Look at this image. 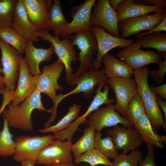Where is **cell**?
Listing matches in <instances>:
<instances>
[{
    "label": "cell",
    "instance_id": "obj_1",
    "mask_svg": "<svg viewBox=\"0 0 166 166\" xmlns=\"http://www.w3.org/2000/svg\"><path fill=\"white\" fill-rule=\"evenodd\" d=\"M35 109L46 111L51 114L53 108L46 109L41 101V93L37 89L21 104L15 106L10 104L8 109L3 112V118L6 119L9 126L25 131L33 130L31 119L32 112Z\"/></svg>",
    "mask_w": 166,
    "mask_h": 166
},
{
    "label": "cell",
    "instance_id": "obj_4",
    "mask_svg": "<svg viewBox=\"0 0 166 166\" xmlns=\"http://www.w3.org/2000/svg\"><path fill=\"white\" fill-rule=\"evenodd\" d=\"M65 38L70 40L80 50L78 60L80 64L78 69L73 74L72 85L73 86L75 85V80L92 67L94 57L97 51V45L96 37L92 31H78Z\"/></svg>",
    "mask_w": 166,
    "mask_h": 166
},
{
    "label": "cell",
    "instance_id": "obj_18",
    "mask_svg": "<svg viewBox=\"0 0 166 166\" xmlns=\"http://www.w3.org/2000/svg\"><path fill=\"white\" fill-rule=\"evenodd\" d=\"M105 134L111 137L117 150L121 149L124 153L135 150L144 141L141 135L133 127L117 125L108 129Z\"/></svg>",
    "mask_w": 166,
    "mask_h": 166
},
{
    "label": "cell",
    "instance_id": "obj_13",
    "mask_svg": "<svg viewBox=\"0 0 166 166\" xmlns=\"http://www.w3.org/2000/svg\"><path fill=\"white\" fill-rule=\"evenodd\" d=\"M91 29L96 37L98 48L97 57L92 65L95 70L101 68L102 58L110 50L117 47L124 48L134 42L133 39H123L111 35L98 26H92Z\"/></svg>",
    "mask_w": 166,
    "mask_h": 166
},
{
    "label": "cell",
    "instance_id": "obj_38",
    "mask_svg": "<svg viewBox=\"0 0 166 166\" xmlns=\"http://www.w3.org/2000/svg\"><path fill=\"white\" fill-rule=\"evenodd\" d=\"M148 152L145 157L139 164V166H157L154 161V146L146 144Z\"/></svg>",
    "mask_w": 166,
    "mask_h": 166
},
{
    "label": "cell",
    "instance_id": "obj_11",
    "mask_svg": "<svg viewBox=\"0 0 166 166\" xmlns=\"http://www.w3.org/2000/svg\"><path fill=\"white\" fill-rule=\"evenodd\" d=\"M88 117L86 124L97 132H101L106 127L115 126L118 124L127 127H134L131 122L117 112L113 103L96 109Z\"/></svg>",
    "mask_w": 166,
    "mask_h": 166
},
{
    "label": "cell",
    "instance_id": "obj_23",
    "mask_svg": "<svg viewBox=\"0 0 166 166\" xmlns=\"http://www.w3.org/2000/svg\"><path fill=\"white\" fill-rule=\"evenodd\" d=\"M54 53L52 45L46 49L37 48L34 45L33 41H27L25 49V58L33 76H38L42 73L39 68L40 63L43 61H50Z\"/></svg>",
    "mask_w": 166,
    "mask_h": 166
},
{
    "label": "cell",
    "instance_id": "obj_27",
    "mask_svg": "<svg viewBox=\"0 0 166 166\" xmlns=\"http://www.w3.org/2000/svg\"><path fill=\"white\" fill-rule=\"evenodd\" d=\"M141 47L151 48L162 53H166V34L160 32H155L136 38L135 42Z\"/></svg>",
    "mask_w": 166,
    "mask_h": 166
},
{
    "label": "cell",
    "instance_id": "obj_35",
    "mask_svg": "<svg viewBox=\"0 0 166 166\" xmlns=\"http://www.w3.org/2000/svg\"><path fill=\"white\" fill-rule=\"evenodd\" d=\"M17 0H0V28L11 26Z\"/></svg>",
    "mask_w": 166,
    "mask_h": 166
},
{
    "label": "cell",
    "instance_id": "obj_29",
    "mask_svg": "<svg viewBox=\"0 0 166 166\" xmlns=\"http://www.w3.org/2000/svg\"><path fill=\"white\" fill-rule=\"evenodd\" d=\"M0 38L15 49L21 55L25 53L27 41L11 26L0 28Z\"/></svg>",
    "mask_w": 166,
    "mask_h": 166
},
{
    "label": "cell",
    "instance_id": "obj_30",
    "mask_svg": "<svg viewBox=\"0 0 166 166\" xmlns=\"http://www.w3.org/2000/svg\"><path fill=\"white\" fill-rule=\"evenodd\" d=\"M81 107L80 105L74 103L69 108L67 113L56 124L51 125L47 128L39 129L38 131L42 133H54L67 128L78 117Z\"/></svg>",
    "mask_w": 166,
    "mask_h": 166
},
{
    "label": "cell",
    "instance_id": "obj_7",
    "mask_svg": "<svg viewBox=\"0 0 166 166\" xmlns=\"http://www.w3.org/2000/svg\"><path fill=\"white\" fill-rule=\"evenodd\" d=\"M55 139L53 135L42 136H21L15 138V151L13 156L14 160L21 162L26 160L36 162L41 151L52 143Z\"/></svg>",
    "mask_w": 166,
    "mask_h": 166
},
{
    "label": "cell",
    "instance_id": "obj_24",
    "mask_svg": "<svg viewBox=\"0 0 166 166\" xmlns=\"http://www.w3.org/2000/svg\"><path fill=\"white\" fill-rule=\"evenodd\" d=\"M133 128L138 131L146 144L155 146L159 148H164L166 136L160 135L155 132L145 113L140 117Z\"/></svg>",
    "mask_w": 166,
    "mask_h": 166
},
{
    "label": "cell",
    "instance_id": "obj_33",
    "mask_svg": "<svg viewBox=\"0 0 166 166\" xmlns=\"http://www.w3.org/2000/svg\"><path fill=\"white\" fill-rule=\"evenodd\" d=\"M145 113V108L142 100L139 94H136L129 101L124 118L134 125Z\"/></svg>",
    "mask_w": 166,
    "mask_h": 166
},
{
    "label": "cell",
    "instance_id": "obj_8",
    "mask_svg": "<svg viewBox=\"0 0 166 166\" xmlns=\"http://www.w3.org/2000/svg\"><path fill=\"white\" fill-rule=\"evenodd\" d=\"M72 144V139L65 141L55 140L41 151L36 163L46 166L74 164L71 151Z\"/></svg>",
    "mask_w": 166,
    "mask_h": 166
},
{
    "label": "cell",
    "instance_id": "obj_12",
    "mask_svg": "<svg viewBox=\"0 0 166 166\" xmlns=\"http://www.w3.org/2000/svg\"><path fill=\"white\" fill-rule=\"evenodd\" d=\"M0 49L1 52L2 68V73L6 87L14 90L18 77L20 60L22 57L15 49L0 38Z\"/></svg>",
    "mask_w": 166,
    "mask_h": 166
},
{
    "label": "cell",
    "instance_id": "obj_20",
    "mask_svg": "<svg viewBox=\"0 0 166 166\" xmlns=\"http://www.w3.org/2000/svg\"><path fill=\"white\" fill-rule=\"evenodd\" d=\"M11 26L27 41H38L40 30L30 21L22 0H17Z\"/></svg>",
    "mask_w": 166,
    "mask_h": 166
},
{
    "label": "cell",
    "instance_id": "obj_31",
    "mask_svg": "<svg viewBox=\"0 0 166 166\" xmlns=\"http://www.w3.org/2000/svg\"><path fill=\"white\" fill-rule=\"evenodd\" d=\"M73 161L76 164L85 162L91 166L99 165L111 166L112 165V162L108 157L95 148L74 158Z\"/></svg>",
    "mask_w": 166,
    "mask_h": 166
},
{
    "label": "cell",
    "instance_id": "obj_5",
    "mask_svg": "<svg viewBox=\"0 0 166 166\" xmlns=\"http://www.w3.org/2000/svg\"><path fill=\"white\" fill-rule=\"evenodd\" d=\"M39 37L43 41L49 42L53 47L54 52L62 62L65 69V80L67 83L72 86L73 80V69L71 63L76 64L77 57L75 46L70 40L65 38L62 40L51 35L47 29L41 30L39 33Z\"/></svg>",
    "mask_w": 166,
    "mask_h": 166
},
{
    "label": "cell",
    "instance_id": "obj_34",
    "mask_svg": "<svg viewBox=\"0 0 166 166\" xmlns=\"http://www.w3.org/2000/svg\"><path fill=\"white\" fill-rule=\"evenodd\" d=\"M101 136V132H95L94 148L99 150L107 157L114 159L118 153L111 137L108 136L102 138Z\"/></svg>",
    "mask_w": 166,
    "mask_h": 166
},
{
    "label": "cell",
    "instance_id": "obj_9",
    "mask_svg": "<svg viewBox=\"0 0 166 166\" xmlns=\"http://www.w3.org/2000/svg\"><path fill=\"white\" fill-rule=\"evenodd\" d=\"M140 48V44L134 42L118 52L117 56L133 70L149 64H157L161 60L166 58V53L143 50Z\"/></svg>",
    "mask_w": 166,
    "mask_h": 166
},
{
    "label": "cell",
    "instance_id": "obj_28",
    "mask_svg": "<svg viewBox=\"0 0 166 166\" xmlns=\"http://www.w3.org/2000/svg\"><path fill=\"white\" fill-rule=\"evenodd\" d=\"M95 130L89 127H86L83 135L71 146L74 158L94 148Z\"/></svg>",
    "mask_w": 166,
    "mask_h": 166
},
{
    "label": "cell",
    "instance_id": "obj_42",
    "mask_svg": "<svg viewBox=\"0 0 166 166\" xmlns=\"http://www.w3.org/2000/svg\"><path fill=\"white\" fill-rule=\"evenodd\" d=\"M156 101L158 105L164 115V119L166 123V101L158 95L156 97Z\"/></svg>",
    "mask_w": 166,
    "mask_h": 166
},
{
    "label": "cell",
    "instance_id": "obj_15",
    "mask_svg": "<svg viewBox=\"0 0 166 166\" xmlns=\"http://www.w3.org/2000/svg\"><path fill=\"white\" fill-rule=\"evenodd\" d=\"M166 15V12H163L125 19L118 24L120 38L126 39L143 31L151 30L160 23Z\"/></svg>",
    "mask_w": 166,
    "mask_h": 166
},
{
    "label": "cell",
    "instance_id": "obj_43",
    "mask_svg": "<svg viewBox=\"0 0 166 166\" xmlns=\"http://www.w3.org/2000/svg\"><path fill=\"white\" fill-rule=\"evenodd\" d=\"M21 166H34L36 162L30 160H26L21 162Z\"/></svg>",
    "mask_w": 166,
    "mask_h": 166
},
{
    "label": "cell",
    "instance_id": "obj_6",
    "mask_svg": "<svg viewBox=\"0 0 166 166\" xmlns=\"http://www.w3.org/2000/svg\"><path fill=\"white\" fill-rule=\"evenodd\" d=\"M110 89L107 83L98 86L93 99L85 113L80 116L78 117L67 128L54 133L55 139L62 141L72 139L74 133L80 129L79 128V126L86 123L87 121V118L91 113L103 104H113L115 101L114 99H110L109 98Z\"/></svg>",
    "mask_w": 166,
    "mask_h": 166
},
{
    "label": "cell",
    "instance_id": "obj_19",
    "mask_svg": "<svg viewBox=\"0 0 166 166\" xmlns=\"http://www.w3.org/2000/svg\"><path fill=\"white\" fill-rule=\"evenodd\" d=\"M19 79L16 90L11 97L10 105L15 106L22 102L36 89V80L37 76L31 73L25 58L22 57L19 69Z\"/></svg>",
    "mask_w": 166,
    "mask_h": 166
},
{
    "label": "cell",
    "instance_id": "obj_40",
    "mask_svg": "<svg viewBox=\"0 0 166 166\" xmlns=\"http://www.w3.org/2000/svg\"><path fill=\"white\" fill-rule=\"evenodd\" d=\"M151 89L156 94L162 98L164 100H166V84L164 83L158 86L151 85Z\"/></svg>",
    "mask_w": 166,
    "mask_h": 166
},
{
    "label": "cell",
    "instance_id": "obj_39",
    "mask_svg": "<svg viewBox=\"0 0 166 166\" xmlns=\"http://www.w3.org/2000/svg\"><path fill=\"white\" fill-rule=\"evenodd\" d=\"M162 31H166V15L162 21L153 29L145 32H140L136 34V38H139L147 34Z\"/></svg>",
    "mask_w": 166,
    "mask_h": 166
},
{
    "label": "cell",
    "instance_id": "obj_2",
    "mask_svg": "<svg viewBox=\"0 0 166 166\" xmlns=\"http://www.w3.org/2000/svg\"><path fill=\"white\" fill-rule=\"evenodd\" d=\"M148 65L133 70V75L137 89L138 94L143 102L145 114L155 131L163 127L166 131V123L156 101V94L150 88L148 82L150 71Z\"/></svg>",
    "mask_w": 166,
    "mask_h": 166
},
{
    "label": "cell",
    "instance_id": "obj_45",
    "mask_svg": "<svg viewBox=\"0 0 166 166\" xmlns=\"http://www.w3.org/2000/svg\"><path fill=\"white\" fill-rule=\"evenodd\" d=\"M2 73V69L1 67L0 64V90L4 88L5 86L4 77L1 75V73Z\"/></svg>",
    "mask_w": 166,
    "mask_h": 166
},
{
    "label": "cell",
    "instance_id": "obj_25",
    "mask_svg": "<svg viewBox=\"0 0 166 166\" xmlns=\"http://www.w3.org/2000/svg\"><path fill=\"white\" fill-rule=\"evenodd\" d=\"M102 63L105 69L107 78L118 77L128 79L132 77L133 70L125 62L107 53L103 57Z\"/></svg>",
    "mask_w": 166,
    "mask_h": 166
},
{
    "label": "cell",
    "instance_id": "obj_46",
    "mask_svg": "<svg viewBox=\"0 0 166 166\" xmlns=\"http://www.w3.org/2000/svg\"><path fill=\"white\" fill-rule=\"evenodd\" d=\"M9 102L7 100L5 99L3 100L2 105L0 109V115L4 110L6 106V105H9ZM1 131H0V134L1 133Z\"/></svg>",
    "mask_w": 166,
    "mask_h": 166
},
{
    "label": "cell",
    "instance_id": "obj_10",
    "mask_svg": "<svg viewBox=\"0 0 166 166\" xmlns=\"http://www.w3.org/2000/svg\"><path fill=\"white\" fill-rule=\"evenodd\" d=\"M105 70L104 67L97 70H95L92 67L88 71L75 80L74 84L77 85L74 89L65 94H59L57 95V106H58L60 102L64 98L75 94L82 93L84 97L90 98L96 86L107 83V78Z\"/></svg>",
    "mask_w": 166,
    "mask_h": 166
},
{
    "label": "cell",
    "instance_id": "obj_26",
    "mask_svg": "<svg viewBox=\"0 0 166 166\" xmlns=\"http://www.w3.org/2000/svg\"><path fill=\"white\" fill-rule=\"evenodd\" d=\"M53 1L49 10L48 28L53 31L55 38L59 39L62 32L69 22L64 15L60 0Z\"/></svg>",
    "mask_w": 166,
    "mask_h": 166
},
{
    "label": "cell",
    "instance_id": "obj_36",
    "mask_svg": "<svg viewBox=\"0 0 166 166\" xmlns=\"http://www.w3.org/2000/svg\"><path fill=\"white\" fill-rule=\"evenodd\" d=\"M142 157V152L138 149L132 151L128 155L123 152L118 154L113 159L111 166H139Z\"/></svg>",
    "mask_w": 166,
    "mask_h": 166
},
{
    "label": "cell",
    "instance_id": "obj_47",
    "mask_svg": "<svg viewBox=\"0 0 166 166\" xmlns=\"http://www.w3.org/2000/svg\"><path fill=\"white\" fill-rule=\"evenodd\" d=\"M50 166H76L74 164H58L53 165ZM81 166H88L87 165H85Z\"/></svg>",
    "mask_w": 166,
    "mask_h": 166
},
{
    "label": "cell",
    "instance_id": "obj_32",
    "mask_svg": "<svg viewBox=\"0 0 166 166\" xmlns=\"http://www.w3.org/2000/svg\"><path fill=\"white\" fill-rule=\"evenodd\" d=\"M3 119V126L0 134V157H5L14 155L16 144L13 140V135L10 131L7 120Z\"/></svg>",
    "mask_w": 166,
    "mask_h": 166
},
{
    "label": "cell",
    "instance_id": "obj_17",
    "mask_svg": "<svg viewBox=\"0 0 166 166\" xmlns=\"http://www.w3.org/2000/svg\"><path fill=\"white\" fill-rule=\"evenodd\" d=\"M96 2L95 0H86L81 4L73 6L70 12L72 20L62 31L61 36L65 38L78 31H91L92 10Z\"/></svg>",
    "mask_w": 166,
    "mask_h": 166
},
{
    "label": "cell",
    "instance_id": "obj_22",
    "mask_svg": "<svg viewBox=\"0 0 166 166\" xmlns=\"http://www.w3.org/2000/svg\"><path fill=\"white\" fill-rule=\"evenodd\" d=\"M28 18L40 30L48 27L49 12L52 2L50 0H22Z\"/></svg>",
    "mask_w": 166,
    "mask_h": 166
},
{
    "label": "cell",
    "instance_id": "obj_37",
    "mask_svg": "<svg viewBox=\"0 0 166 166\" xmlns=\"http://www.w3.org/2000/svg\"><path fill=\"white\" fill-rule=\"evenodd\" d=\"M157 64L159 68L157 70H150L149 75L155 82L158 85L163 84L166 72V58L161 60Z\"/></svg>",
    "mask_w": 166,
    "mask_h": 166
},
{
    "label": "cell",
    "instance_id": "obj_16",
    "mask_svg": "<svg viewBox=\"0 0 166 166\" xmlns=\"http://www.w3.org/2000/svg\"><path fill=\"white\" fill-rule=\"evenodd\" d=\"M93 7L91 18V26H100L111 35L120 38L116 14L109 0L96 1Z\"/></svg>",
    "mask_w": 166,
    "mask_h": 166
},
{
    "label": "cell",
    "instance_id": "obj_44",
    "mask_svg": "<svg viewBox=\"0 0 166 166\" xmlns=\"http://www.w3.org/2000/svg\"><path fill=\"white\" fill-rule=\"evenodd\" d=\"M122 0H109V4L114 10H116Z\"/></svg>",
    "mask_w": 166,
    "mask_h": 166
},
{
    "label": "cell",
    "instance_id": "obj_41",
    "mask_svg": "<svg viewBox=\"0 0 166 166\" xmlns=\"http://www.w3.org/2000/svg\"><path fill=\"white\" fill-rule=\"evenodd\" d=\"M140 1L148 5H151V6L165 7L166 6V0H140Z\"/></svg>",
    "mask_w": 166,
    "mask_h": 166
},
{
    "label": "cell",
    "instance_id": "obj_3",
    "mask_svg": "<svg viewBox=\"0 0 166 166\" xmlns=\"http://www.w3.org/2000/svg\"><path fill=\"white\" fill-rule=\"evenodd\" d=\"M64 68L63 64L58 59L53 63L44 66L42 68V73L37 77L36 89L41 93L46 94L53 104L51 116L45 124L47 127L50 126L56 120L57 108L56 106L57 95L56 91L63 89V87L58 83L57 81Z\"/></svg>",
    "mask_w": 166,
    "mask_h": 166
},
{
    "label": "cell",
    "instance_id": "obj_21",
    "mask_svg": "<svg viewBox=\"0 0 166 166\" xmlns=\"http://www.w3.org/2000/svg\"><path fill=\"white\" fill-rule=\"evenodd\" d=\"M119 24L124 20L155 13L166 12V7L147 5L140 0H122L115 10Z\"/></svg>",
    "mask_w": 166,
    "mask_h": 166
},
{
    "label": "cell",
    "instance_id": "obj_14",
    "mask_svg": "<svg viewBox=\"0 0 166 166\" xmlns=\"http://www.w3.org/2000/svg\"><path fill=\"white\" fill-rule=\"evenodd\" d=\"M106 83L114 92L116 99L114 105L116 111L124 118L129 101L138 93L134 79L109 78L107 79Z\"/></svg>",
    "mask_w": 166,
    "mask_h": 166
}]
</instances>
